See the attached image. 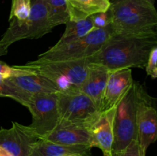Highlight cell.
I'll use <instances>...</instances> for the list:
<instances>
[{"label": "cell", "mask_w": 157, "mask_h": 156, "mask_svg": "<svg viewBox=\"0 0 157 156\" xmlns=\"http://www.w3.org/2000/svg\"><path fill=\"white\" fill-rule=\"evenodd\" d=\"M157 46V34L112 35L89 63L105 67L110 71L132 67L145 68L149 54Z\"/></svg>", "instance_id": "cell-1"}, {"label": "cell", "mask_w": 157, "mask_h": 156, "mask_svg": "<svg viewBox=\"0 0 157 156\" xmlns=\"http://www.w3.org/2000/svg\"><path fill=\"white\" fill-rule=\"evenodd\" d=\"M113 35L157 34V12L147 0L112 2L109 8Z\"/></svg>", "instance_id": "cell-2"}, {"label": "cell", "mask_w": 157, "mask_h": 156, "mask_svg": "<svg viewBox=\"0 0 157 156\" xmlns=\"http://www.w3.org/2000/svg\"><path fill=\"white\" fill-rule=\"evenodd\" d=\"M19 67L44 76L58 87L59 93H66L80 91L87 77L89 61L87 59L41 63L31 61Z\"/></svg>", "instance_id": "cell-3"}, {"label": "cell", "mask_w": 157, "mask_h": 156, "mask_svg": "<svg viewBox=\"0 0 157 156\" xmlns=\"http://www.w3.org/2000/svg\"><path fill=\"white\" fill-rule=\"evenodd\" d=\"M113 35L111 25L97 29L88 35L70 41H58L55 46L38 55L35 63L79 61L87 59L101 49Z\"/></svg>", "instance_id": "cell-4"}, {"label": "cell", "mask_w": 157, "mask_h": 156, "mask_svg": "<svg viewBox=\"0 0 157 156\" xmlns=\"http://www.w3.org/2000/svg\"><path fill=\"white\" fill-rule=\"evenodd\" d=\"M141 84L133 81L116 107L112 152L124 151L136 139V110ZM112 154V155H113Z\"/></svg>", "instance_id": "cell-5"}, {"label": "cell", "mask_w": 157, "mask_h": 156, "mask_svg": "<svg viewBox=\"0 0 157 156\" xmlns=\"http://www.w3.org/2000/svg\"><path fill=\"white\" fill-rule=\"evenodd\" d=\"M59 124L84 127L89 129L101 112L94 102L82 92L58 93Z\"/></svg>", "instance_id": "cell-6"}, {"label": "cell", "mask_w": 157, "mask_h": 156, "mask_svg": "<svg viewBox=\"0 0 157 156\" xmlns=\"http://www.w3.org/2000/svg\"><path fill=\"white\" fill-rule=\"evenodd\" d=\"M53 28L49 24L48 12L44 0H32L31 12L23 22L14 19L9 21V26L0 42L9 47L12 44L22 39H37L51 32Z\"/></svg>", "instance_id": "cell-7"}, {"label": "cell", "mask_w": 157, "mask_h": 156, "mask_svg": "<svg viewBox=\"0 0 157 156\" xmlns=\"http://www.w3.org/2000/svg\"><path fill=\"white\" fill-rule=\"evenodd\" d=\"M28 109L32 116L29 127L38 139L45 137L59 124L57 93L32 95Z\"/></svg>", "instance_id": "cell-8"}, {"label": "cell", "mask_w": 157, "mask_h": 156, "mask_svg": "<svg viewBox=\"0 0 157 156\" xmlns=\"http://www.w3.org/2000/svg\"><path fill=\"white\" fill-rule=\"evenodd\" d=\"M136 139L141 154L146 156L147 148L155 142L157 136V111L153 98L140 86L136 110Z\"/></svg>", "instance_id": "cell-9"}, {"label": "cell", "mask_w": 157, "mask_h": 156, "mask_svg": "<svg viewBox=\"0 0 157 156\" xmlns=\"http://www.w3.org/2000/svg\"><path fill=\"white\" fill-rule=\"evenodd\" d=\"M38 138L29 125L12 122L9 128H0V146L14 156H32Z\"/></svg>", "instance_id": "cell-10"}, {"label": "cell", "mask_w": 157, "mask_h": 156, "mask_svg": "<svg viewBox=\"0 0 157 156\" xmlns=\"http://www.w3.org/2000/svg\"><path fill=\"white\" fill-rule=\"evenodd\" d=\"M116 107L101 112L99 116L90 127L92 148L97 147L104 156H112L113 144V124Z\"/></svg>", "instance_id": "cell-11"}, {"label": "cell", "mask_w": 157, "mask_h": 156, "mask_svg": "<svg viewBox=\"0 0 157 156\" xmlns=\"http://www.w3.org/2000/svg\"><path fill=\"white\" fill-rule=\"evenodd\" d=\"M133 81L130 68L110 71L100 111H105L117 106Z\"/></svg>", "instance_id": "cell-12"}, {"label": "cell", "mask_w": 157, "mask_h": 156, "mask_svg": "<svg viewBox=\"0 0 157 156\" xmlns=\"http://www.w3.org/2000/svg\"><path fill=\"white\" fill-rule=\"evenodd\" d=\"M110 73V70L104 66L89 63L87 77L80 88V91L94 102L99 111Z\"/></svg>", "instance_id": "cell-13"}, {"label": "cell", "mask_w": 157, "mask_h": 156, "mask_svg": "<svg viewBox=\"0 0 157 156\" xmlns=\"http://www.w3.org/2000/svg\"><path fill=\"white\" fill-rule=\"evenodd\" d=\"M39 139L61 145H85L92 148L91 135L89 129L76 125L58 124L48 136Z\"/></svg>", "instance_id": "cell-14"}, {"label": "cell", "mask_w": 157, "mask_h": 156, "mask_svg": "<svg viewBox=\"0 0 157 156\" xmlns=\"http://www.w3.org/2000/svg\"><path fill=\"white\" fill-rule=\"evenodd\" d=\"M91 148L89 145H61L38 139L34 145L32 156H92Z\"/></svg>", "instance_id": "cell-15"}, {"label": "cell", "mask_w": 157, "mask_h": 156, "mask_svg": "<svg viewBox=\"0 0 157 156\" xmlns=\"http://www.w3.org/2000/svg\"><path fill=\"white\" fill-rule=\"evenodd\" d=\"M70 21L85 19L98 12H107L110 0H66Z\"/></svg>", "instance_id": "cell-16"}, {"label": "cell", "mask_w": 157, "mask_h": 156, "mask_svg": "<svg viewBox=\"0 0 157 156\" xmlns=\"http://www.w3.org/2000/svg\"><path fill=\"white\" fill-rule=\"evenodd\" d=\"M9 80L24 91L31 95L40 93H58V87L48 79L38 73L9 78Z\"/></svg>", "instance_id": "cell-17"}, {"label": "cell", "mask_w": 157, "mask_h": 156, "mask_svg": "<svg viewBox=\"0 0 157 156\" xmlns=\"http://www.w3.org/2000/svg\"><path fill=\"white\" fill-rule=\"evenodd\" d=\"M48 12V19L52 28L65 24L69 21L66 0H44Z\"/></svg>", "instance_id": "cell-18"}, {"label": "cell", "mask_w": 157, "mask_h": 156, "mask_svg": "<svg viewBox=\"0 0 157 156\" xmlns=\"http://www.w3.org/2000/svg\"><path fill=\"white\" fill-rule=\"evenodd\" d=\"M65 24V30L61 38H60V41H70L82 38L93 31L97 30L94 27L90 17L79 21L69 20Z\"/></svg>", "instance_id": "cell-19"}, {"label": "cell", "mask_w": 157, "mask_h": 156, "mask_svg": "<svg viewBox=\"0 0 157 156\" xmlns=\"http://www.w3.org/2000/svg\"><path fill=\"white\" fill-rule=\"evenodd\" d=\"M32 96L14 85L9 79L0 80V97L11 98L28 108Z\"/></svg>", "instance_id": "cell-20"}, {"label": "cell", "mask_w": 157, "mask_h": 156, "mask_svg": "<svg viewBox=\"0 0 157 156\" xmlns=\"http://www.w3.org/2000/svg\"><path fill=\"white\" fill-rule=\"evenodd\" d=\"M32 0H12V8L9 21L14 19L17 22H23L29 18L31 12Z\"/></svg>", "instance_id": "cell-21"}, {"label": "cell", "mask_w": 157, "mask_h": 156, "mask_svg": "<svg viewBox=\"0 0 157 156\" xmlns=\"http://www.w3.org/2000/svg\"><path fill=\"white\" fill-rule=\"evenodd\" d=\"M32 73H34V72L27 69L21 68L19 66H9L6 63L0 61V76L4 80Z\"/></svg>", "instance_id": "cell-22"}, {"label": "cell", "mask_w": 157, "mask_h": 156, "mask_svg": "<svg viewBox=\"0 0 157 156\" xmlns=\"http://www.w3.org/2000/svg\"><path fill=\"white\" fill-rule=\"evenodd\" d=\"M90 17L95 29L105 28L112 22L111 14L109 9L107 12H98L90 15Z\"/></svg>", "instance_id": "cell-23"}, {"label": "cell", "mask_w": 157, "mask_h": 156, "mask_svg": "<svg viewBox=\"0 0 157 156\" xmlns=\"http://www.w3.org/2000/svg\"><path fill=\"white\" fill-rule=\"evenodd\" d=\"M157 46L153 47L149 54L148 60L146 64L145 70L148 76H151L153 79L157 77Z\"/></svg>", "instance_id": "cell-24"}, {"label": "cell", "mask_w": 157, "mask_h": 156, "mask_svg": "<svg viewBox=\"0 0 157 156\" xmlns=\"http://www.w3.org/2000/svg\"><path fill=\"white\" fill-rule=\"evenodd\" d=\"M112 156H143L141 154L140 148L137 139L133 140L126 149L117 154H113Z\"/></svg>", "instance_id": "cell-25"}, {"label": "cell", "mask_w": 157, "mask_h": 156, "mask_svg": "<svg viewBox=\"0 0 157 156\" xmlns=\"http://www.w3.org/2000/svg\"><path fill=\"white\" fill-rule=\"evenodd\" d=\"M8 47H9L4 45V44H2V43L0 42V57L3 56V55L7 54Z\"/></svg>", "instance_id": "cell-26"}, {"label": "cell", "mask_w": 157, "mask_h": 156, "mask_svg": "<svg viewBox=\"0 0 157 156\" xmlns=\"http://www.w3.org/2000/svg\"><path fill=\"white\" fill-rule=\"evenodd\" d=\"M0 156H14V155H12L11 153H9V151H6L5 148H3L2 147L0 146Z\"/></svg>", "instance_id": "cell-27"}, {"label": "cell", "mask_w": 157, "mask_h": 156, "mask_svg": "<svg viewBox=\"0 0 157 156\" xmlns=\"http://www.w3.org/2000/svg\"><path fill=\"white\" fill-rule=\"evenodd\" d=\"M147 1H148L149 2H150L151 4L154 5V2H155V0H147Z\"/></svg>", "instance_id": "cell-28"}, {"label": "cell", "mask_w": 157, "mask_h": 156, "mask_svg": "<svg viewBox=\"0 0 157 156\" xmlns=\"http://www.w3.org/2000/svg\"><path fill=\"white\" fill-rule=\"evenodd\" d=\"M117 1H122V0H112V1H110V2H117Z\"/></svg>", "instance_id": "cell-29"}, {"label": "cell", "mask_w": 157, "mask_h": 156, "mask_svg": "<svg viewBox=\"0 0 157 156\" xmlns=\"http://www.w3.org/2000/svg\"><path fill=\"white\" fill-rule=\"evenodd\" d=\"M63 156H76V155H63Z\"/></svg>", "instance_id": "cell-30"}]
</instances>
